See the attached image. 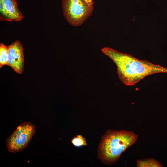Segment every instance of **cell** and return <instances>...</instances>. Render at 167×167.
I'll use <instances>...</instances> for the list:
<instances>
[{
  "instance_id": "1",
  "label": "cell",
  "mask_w": 167,
  "mask_h": 167,
  "mask_svg": "<svg viewBox=\"0 0 167 167\" xmlns=\"http://www.w3.org/2000/svg\"><path fill=\"white\" fill-rule=\"evenodd\" d=\"M102 52L115 63L121 81L126 86H133L150 75L167 73V68L146 60H139L131 55L105 47Z\"/></svg>"
},
{
  "instance_id": "2",
  "label": "cell",
  "mask_w": 167,
  "mask_h": 167,
  "mask_svg": "<svg viewBox=\"0 0 167 167\" xmlns=\"http://www.w3.org/2000/svg\"><path fill=\"white\" fill-rule=\"evenodd\" d=\"M138 136L132 131L108 130L103 135L98 148V157L104 163H115L122 154L134 144Z\"/></svg>"
},
{
  "instance_id": "3",
  "label": "cell",
  "mask_w": 167,
  "mask_h": 167,
  "mask_svg": "<svg viewBox=\"0 0 167 167\" xmlns=\"http://www.w3.org/2000/svg\"><path fill=\"white\" fill-rule=\"evenodd\" d=\"M63 15L69 23L74 26L81 25L92 14L94 7L83 0H62Z\"/></svg>"
},
{
  "instance_id": "4",
  "label": "cell",
  "mask_w": 167,
  "mask_h": 167,
  "mask_svg": "<svg viewBox=\"0 0 167 167\" xmlns=\"http://www.w3.org/2000/svg\"><path fill=\"white\" fill-rule=\"evenodd\" d=\"M36 131V126L28 122L19 125L6 140L9 152L17 153L23 150L28 145Z\"/></svg>"
},
{
  "instance_id": "5",
  "label": "cell",
  "mask_w": 167,
  "mask_h": 167,
  "mask_svg": "<svg viewBox=\"0 0 167 167\" xmlns=\"http://www.w3.org/2000/svg\"><path fill=\"white\" fill-rule=\"evenodd\" d=\"M8 61L7 65L16 73L21 74L24 70V53L23 45L16 40L8 46Z\"/></svg>"
},
{
  "instance_id": "6",
  "label": "cell",
  "mask_w": 167,
  "mask_h": 167,
  "mask_svg": "<svg viewBox=\"0 0 167 167\" xmlns=\"http://www.w3.org/2000/svg\"><path fill=\"white\" fill-rule=\"evenodd\" d=\"M9 21H19L24 16L18 7L16 0H3Z\"/></svg>"
},
{
  "instance_id": "7",
  "label": "cell",
  "mask_w": 167,
  "mask_h": 167,
  "mask_svg": "<svg viewBox=\"0 0 167 167\" xmlns=\"http://www.w3.org/2000/svg\"><path fill=\"white\" fill-rule=\"evenodd\" d=\"M138 167H160L162 165L158 161L153 158H146L136 161Z\"/></svg>"
},
{
  "instance_id": "8",
  "label": "cell",
  "mask_w": 167,
  "mask_h": 167,
  "mask_svg": "<svg viewBox=\"0 0 167 167\" xmlns=\"http://www.w3.org/2000/svg\"><path fill=\"white\" fill-rule=\"evenodd\" d=\"M8 47L2 43L0 44V68L7 65L8 61Z\"/></svg>"
},
{
  "instance_id": "9",
  "label": "cell",
  "mask_w": 167,
  "mask_h": 167,
  "mask_svg": "<svg viewBox=\"0 0 167 167\" xmlns=\"http://www.w3.org/2000/svg\"><path fill=\"white\" fill-rule=\"evenodd\" d=\"M71 142L73 145L77 147L85 146L87 145L86 138L81 135L74 137Z\"/></svg>"
},
{
  "instance_id": "10",
  "label": "cell",
  "mask_w": 167,
  "mask_h": 167,
  "mask_svg": "<svg viewBox=\"0 0 167 167\" xmlns=\"http://www.w3.org/2000/svg\"><path fill=\"white\" fill-rule=\"evenodd\" d=\"M0 20L9 21L3 0H0Z\"/></svg>"
},
{
  "instance_id": "11",
  "label": "cell",
  "mask_w": 167,
  "mask_h": 167,
  "mask_svg": "<svg viewBox=\"0 0 167 167\" xmlns=\"http://www.w3.org/2000/svg\"><path fill=\"white\" fill-rule=\"evenodd\" d=\"M89 6L94 7V2L93 0H83Z\"/></svg>"
}]
</instances>
